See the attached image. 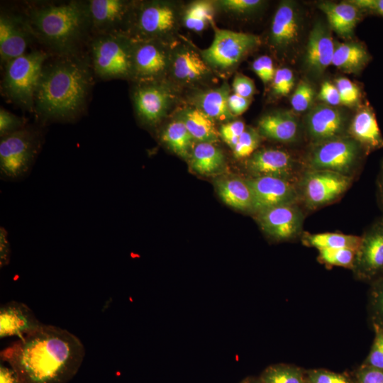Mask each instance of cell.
I'll return each mask as SVG.
<instances>
[{
  "label": "cell",
  "mask_w": 383,
  "mask_h": 383,
  "mask_svg": "<svg viewBox=\"0 0 383 383\" xmlns=\"http://www.w3.org/2000/svg\"><path fill=\"white\" fill-rule=\"evenodd\" d=\"M262 230L276 241H287L301 236L304 215L296 204L274 206L257 213Z\"/></svg>",
  "instance_id": "16"
},
{
  "label": "cell",
  "mask_w": 383,
  "mask_h": 383,
  "mask_svg": "<svg viewBox=\"0 0 383 383\" xmlns=\"http://www.w3.org/2000/svg\"><path fill=\"white\" fill-rule=\"evenodd\" d=\"M43 323L25 304L10 301L0 309V337L17 336L19 339L39 328Z\"/></svg>",
  "instance_id": "19"
},
{
  "label": "cell",
  "mask_w": 383,
  "mask_h": 383,
  "mask_svg": "<svg viewBox=\"0 0 383 383\" xmlns=\"http://www.w3.org/2000/svg\"><path fill=\"white\" fill-rule=\"evenodd\" d=\"M335 86L339 91L340 102L345 106H354L360 100L359 87L352 81L345 77L338 78Z\"/></svg>",
  "instance_id": "42"
},
{
  "label": "cell",
  "mask_w": 383,
  "mask_h": 383,
  "mask_svg": "<svg viewBox=\"0 0 383 383\" xmlns=\"http://www.w3.org/2000/svg\"><path fill=\"white\" fill-rule=\"evenodd\" d=\"M354 383H383V369L360 365L353 374Z\"/></svg>",
  "instance_id": "47"
},
{
  "label": "cell",
  "mask_w": 383,
  "mask_h": 383,
  "mask_svg": "<svg viewBox=\"0 0 383 383\" xmlns=\"http://www.w3.org/2000/svg\"><path fill=\"white\" fill-rule=\"evenodd\" d=\"M370 56L367 49L358 43L338 44L331 65L348 72L361 70L369 62Z\"/></svg>",
  "instance_id": "30"
},
{
  "label": "cell",
  "mask_w": 383,
  "mask_h": 383,
  "mask_svg": "<svg viewBox=\"0 0 383 383\" xmlns=\"http://www.w3.org/2000/svg\"><path fill=\"white\" fill-rule=\"evenodd\" d=\"M170 71L178 82L192 84L209 76L211 67L194 49L182 46L172 52Z\"/></svg>",
  "instance_id": "21"
},
{
  "label": "cell",
  "mask_w": 383,
  "mask_h": 383,
  "mask_svg": "<svg viewBox=\"0 0 383 383\" xmlns=\"http://www.w3.org/2000/svg\"><path fill=\"white\" fill-rule=\"evenodd\" d=\"M230 88L225 82L217 89L208 90L196 97V108L213 121H228L234 116L229 110L228 100Z\"/></svg>",
  "instance_id": "28"
},
{
  "label": "cell",
  "mask_w": 383,
  "mask_h": 383,
  "mask_svg": "<svg viewBox=\"0 0 383 383\" xmlns=\"http://www.w3.org/2000/svg\"><path fill=\"white\" fill-rule=\"evenodd\" d=\"M367 309L371 325L383 326V276L370 283Z\"/></svg>",
  "instance_id": "37"
},
{
  "label": "cell",
  "mask_w": 383,
  "mask_h": 383,
  "mask_svg": "<svg viewBox=\"0 0 383 383\" xmlns=\"http://www.w3.org/2000/svg\"><path fill=\"white\" fill-rule=\"evenodd\" d=\"M232 87L235 94L246 99H250L255 91L253 81L242 74L235 75Z\"/></svg>",
  "instance_id": "49"
},
{
  "label": "cell",
  "mask_w": 383,
  "mask_h": 383,
  "mask_svg": "<svg viewBox=\"0 0 383 383\" xmlns=\"http://www.w3.org/2000/svg\"><path fill=\"white\" fill-rule=\"evenodd\" d=\"M372 326L374 332L373 343L362 365L383 369V326L376 324Z\"/></svg>",
  "instance_id": "40"
},
{
  "label": "cell",
  "mask_w": 383,
  "mask_h": 383,
  "mask_svg": "<svg viewBox=\"0 0 383 383\" xmlns=\"http://www.w3.org/2000/svg\"><path fill=\"white\" fill-rule=\"evenodd\" d=\"M351 270L357 279L369 284L383 276V216L361 236Z\"/></svg>",
  "instance_id": "12"
},
{
  "label": "cell",
  "mask_w": 383,
  "mask_h": 383,
  "mask_svg": "<svg viewBox=\"0 0 383 383\" xmlns=\"http://www.w3.org/2000/svg\"><path fill=\"white\" fill-rule=\"evenodd\" d=\"M303 245L318 250L329 248H350L357 250L361 237L339 233H304L301 238Z\"/></svg>",
  "instance_id": "32"
},
{
  "label": "cell",
  "mask_w": 383,
  "mask_h": 383,
  "mask_svg": "<svg viewBox=\"0 0 383 383\" xmlns=\"http://www.w3.org/2000/svg\"><path fill=\"white\" fill-rule=\"evenodd\" d=\"M259 378L262 383H306V370L286 363L267 366Z\"/></svg>",
  "instance_id": "34"
},
{
  "label": "cell",
  "mask_w": 383,
  "mask_h": 383,
  "mask_svg": "<svg viewBox=\"0 0 383 383\" xmlns=\"http://www.w3.org/2000/svg\"><path fill=\"white\" fill-rule=\"evenodd\" d=\"M349 1L360 9L369 11L383 17V0H352Z\"/></svg>",
  "instance_id": "53"
},
{
  "label": "cell",
  "mask_w": 383,
  "mask_h": 383,
  "mask_svg": "<svg viewBox=\"0 0 383 383\" xmlns=\"http://www.w3.org/2000/svg\"><path fill=\"white\" fill-rule=\"evenodd\" d=\"M245 128L242 121L228 122L221 126L219 135L223 141L233 149Z\"/></svg>",
  "instance_id": "45"
},
{
  "label": "cell",
  "mask_w": 383,
  "mask_h": 383,
  "mask_svg": "<svg viewBox=\"0 0 383 383\" xmlns=\"http://www.w3.org/2000/svg\"><path fill=\"white\" fill-rule=\"evenodd\" d=\"M32 33L28 23L9 13L0 16V60L4 65L9 61L25 54Z\"/></svg>",
  "instance_id": "18"
},
{
  "label": "cell",
  "mask_w": 383,
  "mask_h": 383,
  "mask_svg": "<svg viewBox=\"0 0 383 383\" xmlns=\"http://www.w3.org/2000/svg\"><path fill=\"white\" fill-rule=\"evenodd\" d=\"M260 43L256 35L218 29L211 45L201 51V55L211 69L225 71L236 66Z\"/></svg>",
  "instance_id": "10"
},
{
  "label": "cell",
  "mask_w": 383,
  "mask_h": 383,
  "mask_svg": "<svg viewBox=\"0 0 383 383\" xmlns=\"http://www.w3.org/2000/svg\"><path fill=\"white\" fill-rule=\"evenodd\" d=\"M84 355V347L76 335L43 324L1 350L0 358L16 372L18 383H67Z\"/></svg>",
  "instance_id": "1"
},
{
  "label": "cell",
  "mask_w": 383,
  "mask_h": 383,
  "mask_svg": "<svg viewBox=\"0 0 383 383\" xmlns=\"http://www.w3.org/2000/svg\"><path fill=\"white\" fill-rule=\"evenodd\" d=\"M42 143L41 133L27 126L1 138V179L15 182L26 177L40 150Z\"/></svg>",
  "instance_id": "6"
},
{
  "label": "cell",
  "mask_w": 383,
  "mask_h": 383,
  "mask_svg": "<svg viewBox=\"0 0 383 383\" xmlns=\"http://www.w3.org/2000/svg\"><path fill=\"white\" fill-rule=\"evenodd\" d=\"M260 140V135L257 130L252 128H245L233 149L234 157L237 159L249 157L257 148Z\"/></svg>",
  "instance_id": "38"
},
{
  "label": "cell",
  "mask_w": 383,
  "mask_h": 383,
  "mask_svg": "<svg viewBox=\"0 0 383 383\" xmlns=\"http://www.w3.org/2000/svg\"><path fill=\"white\" fill-rule=\"evenodd\" d=\"M260 135L279 142L294 141L298 134V122L293 113L279 111L267 114L258 121Z\"/></svg>",
  "instance_id": "24"
},
{
  "label": "cell",
  "mask_w": 383,
  "mask_h": 383,
  "mask_svg": "<svg viewBox=\"0 0 383 383\" xmlns=\"http://www.w3.org/2000/svg\"><path fill=\"white\" fill-rule=\"evenodd\" d=\"M223 161L221 150L211 143H199L191 154L192 168L200 174H210L218 171Z\"/></svg>",
  "instance_id": "33"
},
{
  "label": "cell",
  "mask_w": 383,
  "mask_h": 383,
  "mask_svg": "<svg viewBox=\"0 0 383 383\" xmlns=\"http://www.w3.org/2000/svg\"><path fill=\"white\" fill-rule=\"evenodd\" d=\"M252 195V211L257 213L266 209L296 204L299 200L294 182L274 177H255L245 179Z\"/></svg>",
  "instance_id": "14"
},
{
  "label": "cell",
  "mask_w": 383,
  "mask_h": 383,
  "mask_svg": "<svg viewBox=\"0 0 383 383\" xmlns=\"http://www.w3.org/2000/svg\"><path fill=\"white\" fill-rule=\"evenodd\" d=\"M247 170L255 177H274L294 182L296 162L287 152L265 148L255 152L245 162Z\"/></svg>",
  "instance_id": "17"
},
{
  "label": "cell",
  "mask_w": 383,
  "mask_h": 383,
  "mask_svg": "<svg viewBox=\"0 0 383 383\" xmlns=\"http://www.w3.org/2000/svg\"><path fill=\"white\" fill-rule=\"evenodd\" d=\"M93 84L89 68L73 55L44 65L34 111L44 121H70L84 109Z\"/></svg>",
  "instance_id": "2"
},
{
  "label": "cell",
  "mask_w": 383,
  "mask_h": 383,
  "mask_svg": "<svg viewBox=\"0 0 383 383\" xmlns=\"http://www.w3.org/2000/svg\"><path fill=\"white\" fill-rule=\"evenodd\" d=\"M352 177L328 170H306L296 185L305 206L317 209L337 200L350 187Z\"/></svg>",
  "instance_id": "9"
},
{
  "label": "cell",
  "mask_w": 383,
  "mask_h": 383,
  "mask_svg": "<svg viewBox=\"0 0 383 383\" xmlns=\"http://www.w3.org/2000/svg\"><path fill=\"white\" fill-rule=\"evenodd\" d=\"M131 39L132 80L134 82L162 81L170 71L172 55L165 41Z\"/></svg>",
  "instance_id": "11"
},
{
  "label": "cell",
  "mask_w": 383,
  "mask_h": 383,
  "mask_svg": "<svg viewBox=\"0 0 383 383\" xmlns=\"http://www.w3.org/2000/svg\"><path fill=\"white\" fill-rule=\"evenodd\" d=\"M26 120L4 108L0 109V136L1 138L16 132L26 127Z\"/></svg>",
  "instance_id": "44"
},
{
  "label": "cell",
  "mask_w": 383,
  "mask_h": 383,
  "mask_svg": "<svg viewBox=\"0 0 383 383\" xmlns=\"http://www.w3.org/2000/svg\"><path fill=\"white\" fill-rule=\"evenodd\" d=\"M307 383V382H306Z\"/></svg>",
  "instance_id": "57"
},
{
  "label": "cell",
  "mask_w": 383,
  "mask_h": 383,
  "mask_svg": "<svg viewBox=\"0 0 383 383\" xmlns=\"http://www.w3.org/2000/svg\"><path fill=\"white\" fill-rule=\"evenodd\" d=\"M132 99L139 120L152 127L166 116L172 102V94L162 81L136 82Z\"/></svg>",
  "instance_id": "13"
},
{
  "label": "cell",
  "mask_w": 383,
  "mask_h": 383,
  "mask_svg": "<svg viewBox=\"0 0 383 383\" xmlns=\"http://www.w3.org/2000/svg\"><path fill=\"white\" fill-rule=\"evenodd\" d=\"M28 25L33 34L60 55H73L90 25L87 4L70 2L30 10Z\"/></svg>",
  "instance_id": "3"
},
{
  "label": "cell",
  "mask_w": 383,
  "mask_h": 383,
  "mask_svg": "<svg viewBox=\"0 0 383 383\" xmlns=\"http://www.w3.org/2000/svg\"><path fill=\"white\" fill-rule=\"evenodd\" d=\"M239 383H262L259 377L248 376L243 379Z\"/></svg>",
  "instance_id": "56"
},
{
  "label": "cell",
  "mask_w": 383,
  "mask_h": 383,
  "mask_svg": "<svg viewBox=\"0 0 383 383\" xmlns=\"http://www.w3.org/2000/svg\"><path fill=\"white\" fill-rule=\"evenodd\" d=\"M335 45L331 33L321 23L310 32L306 51V63L311 72L323 73L331 65Z\"/></svg>",
  "instance_id": "22"
},
{
  "label": "cell",
  "mask_w": 383,
  "mask_h": 383,
  "mask_svg": "<svg viewBox=\"0 0 383 383\" xmlns=\"http://www.w3.org/2000/svg\"><path fill=\"white\" fill-rule=\"evenodd\" d=\"M262 4L260 0H223L219 4L226 11L234 13H246L254 11Z\"/></svg>",
  "instance_id": "48"
},
{
  "label": "cell",
  "mask_w": 383,
  "mask_h": 383,
  "mask_svg": "<svg viewBox=\"0 0 383 383\" xmlns=\"http://www.w3.org/2000/svg\"><path fill=\"white\" fill-rule=\"evenodd\" d=\"M8 233L4 227L0 228V266L9 265L11 257V247L8 240Z\"/></svg>",
  "instance_id": "52"
},
{
  "label": "cell",
  "mask_w": 383,
  "mask_h": 383,
  "mask_svg": "<svg viewBox=\"0 0 383 383\" xmlns=\"http://www.w3.org/2000/svg\"><path fill=\"white\" fill-rule=\"evenodd\" d=\"M377 192L379 201L383 209V163L377 179Z\"/></svg>",
  "instance_id": "55"
},
{
  "label": "cell",
  "mask_w": 383,
  "mask_h": 383,
  "mask_svg": "<svg viewBox=\"0 0 383 383\" xmlns=\"http://www.w3.org/2000/svg\"><path fill=\"white\" fill-rule=\"evenodd\" d=\"M90 31L94 35L110 33L126 35L133 4L122 0L86 1Z\"/></svg>",
  "instance_id": "15"
},
{
  "label": "cell",
  "mask_w": 383,
  "mask_h": 383,
  "mask_svg": "<svg viewBox=\"0 0 383 383\" xmlns=\"http://www.w3.org/2000/svg\"><path fill=\"white\" fill-rule=\"evenodd\" d=\"M213 4L208 1H197L191 4L185 10L183 21L184 26L195 32L204 30L213 21Z\"/></svg>",
  "instance_id": "35"
},
{
  "label": "cell",
  "mask_w": 383,
  "mask_h": 383,
  "mask_svg": "<svg viewBox=\"0 0 383 383\" xmlns=\"http://www.w3.org/2000/svg\"><path fill=\"white\" fill-rule=\"evenodd\" d=\"M132 39L123 33L96 35L90 44L91 67L102 79L132 80Z\"/></svg>",
  "instance_id": "5"
},
{
  "label": "cell",
  "mask_w": 383,
  "mask_h": 383,
  "mask_svg": "<svg viewBox=\"0 0 383 383\" xmlns=\"http://www.w3.org/2000/svg\"><path fill=\"white\" fill-rule=\"evenodd\" d=\"M48 55L34 50L6 63L1 93L19 106L34 111L35 93Z\"/></svg>",
  "instance_id": "4"
},
{
  "label": "cell",
  "mask_w": 383,
  "mask_h": 383,
  "mask_svg": "<svg viewBox=\"0 0 383 383\" xmlns=\"http://www.w3.org/2000/svg\"><path fill=\"white\" fill-rule=\"evenodd\" d=\"M306 380L307 383H354L347 374L322 368L306 370Z\"/></svg>",
  "instance_id": "41"
},
{
  "label": "cell",
  "mask_w": 383,
  "mask_h": 383,
  "mask_svg": "<svg viewBox=\"0 0 383 383\" xmlns=\"http://www.w3.org/2000/svg\"><path fill=\"white\" fill-rule=\"evenodd\" d=\"M252 68L265 84L272 81L276 72L272 60L267 55H262L255 59L252 64Z\"/></svg>",
  "instance_id": "46"
},
{
  "label": "cell",
  "mask_w": 383,
  "mask_h": 383,
  "mask_svg": "<svg viewBox=\"0 0 383 383\" xmlns=\"http://www.w3.org/2000/svg\"><path fill=\"white\" fill-rule=\"evenodd\" d=\"M351 138L368 153L383 148V136L373 110L363 106L355 115L349 127Z\"/></svg>",
  "instance_id": "23"
},
{
  "label": "cell",
  "mask_w": 383,
  "mask_h": 383,
  "mask_svg": "<svg viewBox=\"0 0 383 383\" xmlns=\"http://www.w3.org/2000/svg\"><path fill=\"white\" fill-rule=\"evenodd\" d=\"M299 23L295 9L290 2H282L277 8L271 26V41L277 47H285L297 38Z\"/></svg>",
  "instance_id": "26"
},
{
  "label": "cell",
  "mask_w": 383,
  "mask_h": 383,
  "mask_svg": "<svg viewBox=\"0 0 383 383\" xmlns=\"http://www.w3.org/2000/svg\"><path fill=\"white\" fill-rule=\"evenodd\" d=\"M160 139L177 155L184 159L191 156L194 138L181 119L169 123L161 132Z\"/></svg>",
  "instance_id": "31"
},
{
  "label": "cell",
  "mask_w": 383,
  "mask_h": 383,
  "mask_svg": "<svg viewBox=\"0 0 383 383\" xmlns=\"http://www.w3.org/2000/svg\"><path fill=\"white\" fill-rule=\"evenodd\" d=\"M177 13L174 6L164 1H145L132 7L126 35L133 39H165L174 30Z\"/></svg>",
  "instance_id": "7"
},
{
  "label": "cell",
  "mask_w": 383,
  "mask_h": 383,
  "mask_svg": "<svg viewBox=\"0 0 383 383\" xmlns=\"http://www.w3.org/2000/svg\"><path fill=\"white\" fill-rule=\"evenodd\" d=\"M356 250L350 248H329L318 250L317 260L327 267H342L352 270Z\"/></svg>",
  "instance_id": "36"
},
{
  "label": "cell",
  "mask_w": 383,
  "mask_h": 383,
  "mask_svg": "<svg viewBox=\"0 0 383 383\" xmlns=\"http://www.w3.org/2000/svg\"><path fill=\"white\" fill-rule=\"evenodd\" d=\"M362 150L352 138L344 136L316 143L308 155L307 170H328L353 177Z\"/></svg>",
  "instance_id": "8"
},
{
  "label": "cell",
  "mask_w": 383,
  "mask_h": 383,
  "mask_svg": "<svg viewBox=\"0 0 383 383\" xmlns=\"http://www.w3.org/2000/svg\"><path fill=\"white\" fill-rule=\"evenodd\" d=\"M318 6L336 33L345 38L353 34L360 16V9L357 6L350 1L322 2Z\"/></svg>",
  "instance_id": "25"
},
{
  "label": "cell",
  "mask_w": 383,
  "mask_h": 383,
  "mask_svg": "<svg viewBox=\"0 0 383 383\" xmlns=\"http://www.w3.org/2000/svg\"><path fill=\"white\" fill-rule=\"evenodd\" d=\"M345 122L338 109L326 105L314 107L306 118L309 134L316 144L343 136Z\"/></svg>",
  "instance_id": "20"
},
{
  "label": "cell",
  "mask_w": 383,
  "mask_h": 383,
  "mask_svg": "<svg viewBox=\"0 0 383 383\" xmlns=\"http://www.w3.org/2000/svg\"><path fill=\"white\" fill-rule=\"evenodd\" d=\"M215 185L219 197L226 204L240 211H252L251 192L245 180L237 177L219 179Z\"/></svg>",
  "instance_id": "27"
},
{
  "label": "cell",
  "mask_w": 383,
  "mask_h": 383,
  "mask_svg": "<svg viewBox=\"0 0 383 383\" xmlns=\"http://www.w3.org/2000/svg\"><path fill=\"white\" fill-rule=\"evenodd\" d=\"M318 99L331 106L341 104L339 91L336 86L328 81L324 82L321 84Z\"/></svg>",
  "instance_id": "50"
},
{
  "label": "cell",
  "mask_w": 383,
  "mask_h": 383,
  "mask_svg": "<svg viewBox=\"0 0 383 383\" xmlns=\"http://www.w3.org/2000/svg\"><path fill=\"white\" fill-rule=\"evenodd\" d=\"M315 95L313 87L306 80L298 84L291 97V105L296 112H303L311 105Z\"/></svg>",
  "instance_id": "39"
},
{
  "label": "cell",
  "mask_w": 383,
  "mask_h": 383,
  "mask_svg": "<svg viewBox=\"0 0 383 383\" xmlns=\"http://www.w3.org/2000/svg\"><path fill=\"white\" fill-rule=\"evenodd\" d=\"M250 104V99L244 98L235 93L230 94L228 100L229 110L233 116L243 113L248 109Z\"/></svg>",
  "instance_id": "51"
},
{
  "label": "cell",
  "mask_w": 383,
  "mask_h": 383,
  "mask_svg": "<svg viewBox=\"0 0 383 383\" xmlns=\"http://www.w3.org/2000/svg\"><path fill=\"white\" fill-rule=\"evenodd\" d=\"M194 140L199 143H213L219 135L214 121L196 107H189L179 115Z\"/></svg>",
  "instance_id": "29"
},
{
  "label": "cell",
  "mask_w": 383,
  "mask_h": 383,
  "mask_svg": "<svg viewBox=\"0 0 383 383\" xmlns=\"http://www.w3.org/2000/svg\"><path fill=\"white\" fill-rule=\"evenodd\" d=\"M0 383H18L16 372L2 361L0 364Z\"/></svg>",
  "instance_id": "54"
},
{
  "label": "cell",
  "mask_w": 383,
  "mask_h": 383,
  "mask_svg": "<svg viewBox=\"0 0 383 383\" xmlns=\"http://www.w3.org/2000/svg\"><path fill=\"white\" fill-rule=\"evenodd\" d=\"M294 83V74L290 69H278L272 79L273 92L277 96H286L292 89Z\"/></svg>",
  "instance_id": "43"
}]
</instances>
